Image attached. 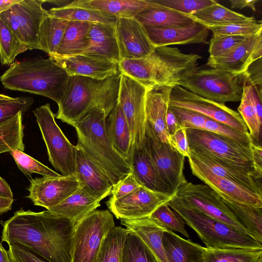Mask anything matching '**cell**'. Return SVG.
Segmentation results:
<instances>
[{
    "mask_svg": "<svg viewBox=\"0 0 262 262\" xmlns=\"http://www.w3.org/2000/svg\"><path fill=\"white\" fill-rule=\"evenodd\" d=\"M2 241L22 246L47 262H71L75 225L48 210L35 212L23 208L8 220L1 221Z\"/></svg>",
    "mask_w": 262,
    "mask_h": 262,
    "instance_id": "1",
    "label": "cell"
},
{
    "mask_svg": "<svg viewBox=\"0 0 262 262\" xmlns=\"http://www.w3.org/2000/svg\"><path fill=\"white\" fill-rule=\"evenodd\" d=\"M121 73L103 80L69 76L55 117L72 126L91 112L100 110L106 118L118 102Z\"/></svg>",
    "mask_w": 262,
    "mask_h": 262,
    "instance_id": "2",
    "label": "cell"
},
{
    "mask_svg": "<svg viewBox=\"0 0 262 262\" xmlns=\"http://www.w3.org/2000/svg\"><path fill=\"white\" fill-rule=\"evenodd\" d=\"M69 77L65 70L49 56L14 62L0 77V80L7 89L45 96L58 104Z\"/></svg>",
    "mask_w": 262,
    "mask_h": 262,
    "instance_id": "3",
    "label": "cell"
},
{
    "mask_svg": "<svg viewBox=\"0 0 262 262\" xmlns=\"http://www.w3.org/2000/svg\"><path fill=\"white\" fill-rule=\"evenodd\" d=\"M103 111L90 112L76 123L78 143L94 163L108 177L113 186L131 172L129 163L116 150L106 131Z\"/></svg>",
    "mask_w": 262,
    "mask_h": 262,
    "instance_id": "4",
    "label": "cell"
},
{
    "mask_svg": "<svg viewBox=\"0 0 262 262\" xmlns=\"http://www.w3.org/2000/svg\"><path fill=\"white\" fill-rule=\"evenodd\" d=\"M167 205L196 232L207 248L262 249L261 243L231 225L180 205L171 199Z\"/></svg>",
    "mask_w": 262,
    "mask_h": 262,
    "instance_id": "5",
    "label": "cell"
},
{
    "mask_svg": "<svg viewBox=\"0 0 262 262\" xmlns=\"http://www.w3.org/2000/svg\"><path fill=\"white\" fill-rule=\"evenodd\" d=\"M114 226L108 210H95L84 217L75 226L71 262H95L105 236Z\"/></svg>",
    "mask_w": 262,
    "mask_h": 262,
    "instance_id": "6",
    "label": "cell"
},
{
    "mask_svg": "<svg viewBox=\"0 0 262 262\" xmlns=\"http://www.w3.org/2000/svg\"><path fill=\"white\" fill-rule=\"evenodd\" d=\"M243 75L218 68L199 70L180 86L204 98L219 103L240 101Z\"/></svg>",
    "mask_w": 262,
    "mask_h": 262,
    "instance_id": "7",
    "label": "cell"
},
{
    "mask_svg": "<svg viewBox=\"0 0 262 262\" xmlns=\"http://www.w3.org/2000/svg\"><path fill=\"white\" fill-rule=\"evenodd\" d=\"M33 113L45 143L51 164L63 176L75 174L76 145L69 141L57 124L50 104L36 108Z\"/></svg>",
    "mask_w": 262,
    "mask_h": 262,
    "instance_id": "8",
    "label": "cell"
},
{
    "mask_svg": "<svg viewBox=\"0 0 262 262\" xmlns=\"http://www.w3.org/2000/svg\"><path fill=\"white\" fill-rule=\"evenodd\" d=\"M190 150L213 156L230 165L249 169L260 176L253 162L252 147L205 130L186 129Z\"/></svg>",
    "mask_w": 262,
    "mask_h": 262,
    "instance_id": "9",
    "label": "cell"
},
{
    "mask_svg": "<svg viewBox=\"0 0 262 262\" xmlns=\"http://www.w3.org/2000/svg\"><path fill=\"white\" fill-rule=\"evenodd\" d=\"M171 200L180 205L196 210L231 225L252 237L225 205L220 195L207 185L187 181L180 186Z\"/></svg>",
    "mask_w": 262,
    "mask_h": 262,
    "instance_id": "10",
    "label": "cell"
},
{
    "mask_svg": "<svg viewBox=\"0 0 262 262\" xmlns=\"http://www.w3.org/2000/svg\"><path fill=\"white\" fill-rule=\"evenodd\" d=\"M147 90L131 77L121 73L118 103L128 123L132 151L142 149L145 142Z\"/></svg>",
    "mask_w": 262,
    "mask_h": 262,
    "instance_id": "11",
    "label": "cell"
},
{
    "mask_svg": "<svg viewBox=\"0 0 262 262\" xmlns=\"http://www.w3.org/2000/svg\"><path fill=\"white\" fill-rule=\"evenodd\" d=\"M43 3L40 0H21L0 14V18L18 40L30 50H40V27L43 19L49 14L42 6Z\"/></svg>",
    "mask_w": 262,
    "mask_h": 262,
    "instance_id": "12",
    "label": "cell"
},
{
    "mask_svg": "<svg viewBox=\"0 0 262 262\" xmlns=\"http://www.w3.org/2000/svg\"><path fill=\"white\" fill-rule=\"evenodd\" d=\"M155 69V88L180 85L200 70L198 54H185L178 48L156 47L153 52Z\"/></svg>",
    "mask_w": 262,
    "mask_h": 262,
    "instance_id": "13",
    "label": "cell"
},
{
    "mask_svg": "<svg viewBox=\"0 0 262 262\" xmlns=\"http://www.w3.org/2000/svg\"><path fill=\"white\" fill-rule=\"evenodd\" d=\"M144 146L160 179L170 194L186 182L184 174L185 157L169 143L161 142L147 124Z\"/></svg>",
    "mask_w": 262,
    "mask_h": 262,
    "instance_id": "14",
    "label": "cell"
},
{
    "mask_svg": "<svg viewBox=\"0 0 262 262\" xmlns=\"http://www.w3.org/2000/svg\"><path fill=\"white\" fill-rule=\"evenodd\" d=\"M169 106L190 110L241 132L249 133L239 113L229 108L224 103L202 97L180 85L172 87Z\"/></svg>",
    "mask_w": 262,
    "mask_h": 262,
    "instance_id": "15",
    "label": "cell"
},
{
    "mask_svg": "<svg viewBox=\"0 0 262 262\" xmlns=\"http://www.w3.org/2000/svg\"><path fill=\"white\" fill-rule=\"evenodd\" d=\"M175 194L156 192L141 186L122 198L110 199L105 204L117 219L135 220L150 216L158 207L167 203Z\"/></svg>",
    "mask_w": 262,
    "mask_h": 262,
    "instance_id": "16",
    "label": "cell"
},
{
    "mask_svg": "<svg viewBox=\"0 0 262 262\" xmlns=\"http://www.w3.org/2000/svg\"><path fill=\"white\" fill-rule=\"evenodd\" d=\"M80 188L75 174L53 177L42 176L30 180L26 197L34 205L48 209L62 202Z\"/></svg>",
    "mask_w": 262,
    "mask_h": 262,
    "instance_id": "17",
    "label": "cell"
},
{
    "mask_svg": "<svg viewBox=\"0 0 262 262\" xmlns=\"http://www.w3.org/2000/svg\"><path fill=\"white\" fill-rule=\"evenodd\" d=\"M188 159L192 173L216 192L223 199L262 208L261 194L213 174L190 156Z\"/></svg>",
    "mask_w": 262,
    "mask_h": 262,
    "instance_id": "18",
    "label": "cell"
},
{
    "mask_svg": "<svg viewBox=\"0 0 262 262\" xmlns=\"http://www.w3.org/2000/svg\"><path fill=\"white\" fill-rule=\"evenodd\" d=\"M115 28L120 61L143 58L154 51L144 26L134 18H117Z\"/></svg>",
    "mask_w": 262,
    "mask_h": 262,
    "instance_id": "19",
    "label": "cell"
},
{
    "mask_svg": "<svg viewBox=\"0 0 262 262\" xmlns=\"http://www.w3.org/2000/svg\"><path fill=\"white\" fill-rule=\"evenodd\" d=\"M262 57V31L248 36L226 54L209 57L206 64L235 75H242L249 66Z\"/></svg>",
    "mask_w": 262,
    "mask_h": 262,
    "instance_id": "20",
    "label": "cell"
},
{
    "mask_svg": "<svg viewBox=\"0 0 262 262\" xmlns=\"http://www.w3.org/2000/svg\"><path fill=\"white\" fill-rule=\"evenodd\" d=\"M191 158L213 174L229 180L251 191L262 195V176L251 170L236 167L209 155L190 150Z\"/></svg>",
    "mask_w": 262,
    "mask_h": 262,
    "instance_id": "21",
    "label": "cell"
},
{
    "mask_svg": "<svg viewBox=\"0 0 262 262\" xmlns=\"http://www.w3.org/2000/svg\"><path fill=\"white\" fill-rule=\"evenodd\" d=\"M75 175L80 188L100 200L111 194L113 184L108 177L78 144L76 149Z\"/></svg>",
    "mask_w": 262,
    "mask_h": 262,
    "instance_id": "22",
    "label": "cell"
},
{
    "mask_svg": "<svg viewBox=\"0 0 262 262\" xmlns=\"http://www.w3.org/2000/svg\"><path fill=\"white\" fill-rule=\"evenodd\" d=\"M144 27L155 47L206 43L209 34V29L195 21L188 25L173 27Z\"/></svg>",
    "mask_w": 262,
    "mask_h": 262,
    "instance_id": "23",
    "label": "cell"
},
{
    "mask_svg": "<svg viewBox=\"0 0 262 262\" xmlns=\"http://www.w3.org/2000/svg\"><path fill=\"white\" fill-rule=\"evenodd\" d=\"M69 76H81L103 80L119 72L118 64L84 54L53 59Z\"/></svg>",
    "mask_w": 262,
    "mask_h": 262,
    "instance_id": "24",
    "label": "cell"
},
{
    "mask_svg": "<svg viewBox=\"0 0 262 262\" xmlns=\"http://www.w3.org/2000/svg\"><path fill=\"white\" fill-rule=\"evenodd\" d=\"M172 87H157L147 91L146 94V116L147 125L162 143H169L166 117Z\"/></svg>",
    "mask_w": 262,
    "mask_h": 262,
    "instance_id": "25",
    "label": "cell"
},
{
    "mask_svg": "<svg viewBox=\"0 0 262 262\" xmlns=\"http://www.w3.org/2000/svg\"><path fill=\"white\" fill-rule=\"evenodd\" d=\"M89 45L82 53L118 64L120 57L115 25L91 23L86 34Z\"/></svg>",
    "mask_w": 262,
    "mask_h": 262,
    "instance_id": "26",
    "label": "cell"
},
{
    "mask_svg": "<svg viewBox=\"0 0 262 262\" xmlns=\"http://www.w3.org/2000/svg\"><path fill=\"white\" fill-rule=\"evenodd\" d=\"M66 6L101 11L118 18H133L148 9L160 6L151 0H75Z\"/></svg>",
    "mask_w": 262,
    "mask_h": 262,
    "instance_id": "27",
    "label": "cell"
},
{
    "mask_svg": "<svg viewBox=\"0 0 262 262\" xmlns=\"http://www.w3.org/2000/svg\"><path fill=\"white\" fill-rule=\"evenodd\" d=\"M100 200L79 188L62 202L47 210L69 219L75 226L86 215L100 206Z\"/></svg>",
    "mask_w": 262,
    "mask_h": 262,
    "instance_id": "28",
    "label": "cell"
},
{
    "mask_svg": "<svg viewBox=\"0 0 262 262\" xmlns=\"http://www.w3.org/2000/svg\"><path fill=\"white\" fill-rule=\"evenodd\" d=\"M120 222L126 229L134 232L141 238L159 262H169L162 243V236L166 228L149 217L135 220L121 219Z\"/></svg>",
    "mask_w": 262,
    "mask_h": 262,
    "instance_id": "29",
    "label": "cell"
},
{
    "mask_svg": "<svg viewBox=\"0 0 262 262\" xmlns=\"http://www.w3.org/2000/svg\"><path fill=\"white\" fill-rule=\"evenodd\" d=\"M105 122L106 134L111 143L130 165L132 157L130 132L118 102L106 118Z\"/></svg>",
    "mask_w": 262,
    "mask_h": 262,
    "instance_id": "30",
    "label": "cell"
},
{
    "mask_svg": "<svg viewBox=\"0 0 262 262\" xmlns=\"http://www.w3.org/2000/svg\"><path fill=\"white\" fill-rule=\"evenodd\" d=\"M162 243L169 262H203L205 247L166 229Z\"/></svg>",
    "mask_w": 262,
    "mask_h": 262,
    "instance_id": "31",
    "label": "cell"
},
{
    "mask_svg": "<svg viewBox=\"0 0 262 262\" xmlns=\"http://www.w3.org/2000/svg\"><path fill=\"white\" fill-rule=\"evenodd\" d=\"M130 166L131 172L141 186L154 191L170 194L159 177L144 146L142 149L132 150Z\"/></svg>",
    "mask_w": 262,
    "mask_h": 262,
    "instance_id": "32",
    "label": "cell"
},
{
    "mask_svg": "<svg viewBox=\"0 0 262 262\" xmlns=\"http://www.w3.org/2000/svg\"><path fill=\"white\" fill-rule=\"evenodd\" d=\"M91 23L70 21L53 59L82 54L88 47L86 34Z\"/></svg>",
    "mask_w": 262,
    "mask_h": 262,
    "instance_id": "33",
    "label": "cell"
},
{
    "mask_svg": "<svg viewBox=\"0 0 262 262\" xmlns=\"http://www.w3.org/2000/svg\"><path fill=\"white\" fill-rule=\"evenodd\" d=\"M134 18L143 26L162 28L185 26L195 21L189 15L161 6L148 9Z\"/></svg>",
    "mask_w": 262,
    "mask_h": 262,
    "instance_id": "34",
    "label": "cell"
},
{
    "mask_svg": "<svg viewBox=\"0 0 262 262\" xmlns=\"http://www.w3.org/2000/svg\"><path fill=\"white\" fill-rule=\"evenodd\" d=\"M189 15L194 21L207 28L256 21L253 17H248L233 11L217 2L211 6Z\"/></svg>",
    "mask_w": 262,
    "mask_h": 262,
    "instance_id": "35",
    "label": "cell"
},
{
    "mask_svg": "<svg viewBox=\"0 0 262 262\" xmlns=\"http://www.w3.org/2000/svg\"><path fill=\"white\" fill-rule=\"evenodd\" d=\"M70 21L47 15L40 27L39 46L40 50L53 57L56 54Z\"/></svg>",
    "mask_w": 262,
    "mask_h": 262,
    "instance_id": "36",
    "label": "cell"
},
{
    "mask_svg": "<svg viewBox=\"0 0 262 262\" xmlns=\"http://www.w3.org/2000/svg\"><path fill=\"white\" fill-rule=\"evenodd\" d=\"M239 222L256 241L262 243V208L223 199Z\"/></svg>",
    "mask_w": 262,
    "mask_h": 262,
    "instance_id": "37",
    "label": "cell"
},
{
    "mask_svg": "<svg viewBox=\"0 0 262 262\" xmlns=\"http://www.w3.org/2000/svg\"><path fill=\"white\" fill-rule=\"evenodd\" d=\"M53 16L69 21L101 23L115 25L117 17L101 11L65 6L54 7L48 11Z\"/></svg>",
    "mask_w": 262,
    "mask_h": 262,
    "instance_id": "38",
    "label": "cell"
},
{
    "mask_svg": "<svg viewBox=\"0 0 262 262\" xmlns=\"http://www.w3.org/2000/svg\"><path fill=\"white\" fill-rule=\"evenodd\" d=\"M261 259L262 249L205 247L203 262H258Z\"/></svg>",
    "mask_w": 262,
    "mask_h": 262,
    "instance_id": "39",
    "label": "cell"
},
{
    "mask_svg": "<svg viewBox=\"0 0 262 262\" xmlns=\"http://www.w3.org/2000/svg\"><path fill=\"white\" fill-rule=\"evenodd\" d=\"M23 115L19 112L0 125V154L13 150L24 151Z\"/></svg>",
    "mask_w": 262,
    "mask_h": 262,
    "instance_id": "40",
    "label": "cell"
},
{
    "mask_svg": "<svg viewBox=\"0 0 262 262\" xmlns=\"http://www.w3.org/2000/svg\"><path fill=\"white\" fill-rule=\"evenodd\" d=\"M127 229L114 226L105 236L95 262H121Z\"/></svg>",
    "mask_w": 262,
    "mask_h": 262,
    "instance_id": "41",
    "label": "cell"
},
{
    "mask_svg": "<svg viewBox=\"0 0 262 262\" xmlns=\"http://www.w3.org/2000/svg\"><path fill=\"white\" fill-rule=\"evenodd\" d=\"M127 230L122 249L121 262H159L152 251L141 238L134 232Z\"/></svg>",
    "mask_w": 262,
    "mask_h": 262,
    "instance_id": "42",
    "label": "cell"
},
{
    "mask_svg": "<svg viewBox=\"0 0 262 262\" xmlns=\"http://www.w3.org/2000/svg\"><path fill=\"white\" fill-rule=\"evenodd\" d=\"M28 50L17 38L6 23L0 18V61L3 65H11L16 57Z\"/></svg>",
    "mask_w": 262,
    "mask_h": 262,
    "instance_id": "43",
    "label": "cell"
},
{
    "mask_svg": "<svg viewBox=\"0 0 262 262\" xmlns=\"http://www.w3.org/2000/svg\"><path fill=\"white\" fill-rule=\"evenodd\" d=\"M243 96L237 108L239 114L246 123L252 143L261 145L262 123L258 120L255 111L250 100L246 86L243 85Z\"/></svg>",
    "mask_w": 262,
    "mask_h": 262,
    "instance_id": "44",
    "label": "cell"
},
{
    "mask_svg": "<svg viewBox=\"0 0 262 262\" xmlns=\"http://www.w3.org/2000/svg\"><path fill=\"white\" fill-rule=\"evenodd\" d=\"M149 217L167 230L178 232L187 237L190 236L186 230L184 219L167 203L158 207Z\"/></svg>",
    "mask_w": 262,
    "mask_h": 262,
    "instance_id": "45",
    "label": "cell"
},
{
    "mask_svg": "<svg viewBox=\"0 0 262 262\" xmlns=\"http://www.w3.org/2000/svg\"><path fill=\"white\" fill-rule=\"evenodd\" d=\"M19 169L27 176L31 178L32 173H37L42 176L59 177L62 176L49 168L38 161L19 150L10 151Z\"/></svg>",
    "mask_w": 262,
    "mask_h": 262,
    "instance_id": "46",
    "label": "cell"
},
{
    "mask_svg": "<svg viewBox=\"0 0 262 262\" xmlns=\"http://www.w3.org/2000/svg\"><path fill=\"white\" fill-rule=\"evenodd\" d=\"M34 99L32 97H20L0 99V125L18 113L24 114L31 108Z\"/></svg>",
    "mask_w": 262,
    "mask_h": 262,
    "instance_id": "47",
    "label": "cell"
},
{
    "mask_svg": "<svg viewBox=\"0 0 262 262\" xmlns=\"http://www.w3.org/2000/svg\"><path fill=\"white\" fill-rule=\"evenodd\" d=\"M204 130L217 134L244 146L252 147V141L249 133L241 132L208 117H207Z\"/></svg>",
    "mask_w": 262,
    "mask_h": 262,
    "instance_id": "48",
    "label": "cell"
},
{
    "mask_svg": "<svg viewBox=\"0 0 262 262\" xmlns=\"http://www.w3.org/2000/svg\"><path fill=\"white\" fill-rule=\"evenodd\" d=\"M152 2L187 15H192L211 6L214 0H151Z\"/></svg>",
    "mask_w": 262,
    "mask_h": 262,
    "instance_id": "49",
    "label": "cell"
},
{
    "mask_svg": "<svg viewBox=\"0 0 262 262\" xmlns=\"http://www.w3.org/2000/svg\"><path fill=\"white\" fill-rule=\"evenodd\" d=\"M248 36L213 34L209 42V57L216 58L226 54Z\"/></svg>",
    "mask_w": 262,
    "mask_h": 262,
    "instance_id": "50",
    "label": "cell"
},
{
    "mask_svg": "<svg viewBox=\"0 0 262 262\" xmlns=\"http://www.w3.org/2000/svg\"><path fill=\"white\" fill-rule=\"evenodd\" d=\"M213 34L227 35L251 36L262 31L261 21L234 24L207 28Z\"/></svg>",
    "mask_w": 262,
    "mask_h": 262,
    "instance_id": "51",
    "label": "cell"
},
{
    "mask_svg": "<svg viewBox=\"0 0 262 262\" xmlns=\"http://www.w3.org/2000/svg\"><path fill=\"white\" fill-rule=\"evenodd\" d=\"M169 106L178 119L180 126L186 129L204 130L207 117L190 110Z\"/></svg>",
    "mask_w": 262,
    "mask_h": 262,
    "instance_id": "52",
    "label": "cell"
},
{
    "mask_svg": "<svg viewBox=\"0 0 262 262\" xmlns=\"http://www.w3.org/2000/svg\"><path fill=\"white\" fill-rule=\"evenodd\" d=\"M141 186L131 172L116 184L113 186L111 196L110 199L115 200L122 198Z\"/></svg>",
    "mask_w": 262,
    "mask_h": 262,
    "instance_id": "53",
    "label": "cell"
},
{
    "mask_svg": "<svg viewBox=\"0 0 262 262\" xmlns=\"http://www.w3.org/2000/svg\"><path fill=\"white\" fill-rule=\"evenodd\" d=\"M8 246V251L13 262H47L22 246L15 245Z\"/></svg>",
    "mask_w": 262,
    "mask_h": 262,
    "instance_id": "54",
    "label": "cell"
},
{
    "mask_svg": "<svg viewBox=\"0 0 262 262\" xmlns=\"http://www.w3.org/2000/svg\"><path fill=\"white\" fill-rule=\"evenodd\" d=\"M169 143L179 153L188 158L190 149L188 144L186 129L180 126L169 137Z\"/></svg>",
    "mask_w": 262,
    "mask_h": 262,
    "instance_id": "55",
    "label": "cell"
},
{
    "mask_svg": "<svg viewBox=\"0 0 262 262\" xmlns=\"http://www.w3.org/2000/svg\"><path fill=\"white\" fill-rule=\"evenodd\" d=\"M262 57L252 62L243 75L254 87L262 90Z\"/></svg>",
    "mask_w": 262,
    "mask_h": 262,
    "instance_id": "56",
    "label": "cell"
},
{
    "mask_svg": "<svg viewBox=\"0 0 262 262\" xmlns=\"http://www.w3.org/2000/svg\"><path fill=\"white\" fill-rule=\"evenodd\" d=\"M166 126L169 137L180 127L178 119L169 106L166 117Z\"/></svg>",
    "mask_w": 262,
    "mask_h": 262,
    "instance_id": "57",
    "label": "cell"
},
{
    "mask_svg": "<svg viewBox=\"0 0 262 262\" xmlns=\"http://www.w3.org/2000/svg\"><path fill=\"white\" fill-rule=\"evenodd\" d=\"M252 156L254 164L256 170L262 173V147L261 145L252 143Z\"/></svg>",
    "mask_w": 262,
    "mask_h": 262,
    "instance_id": "58",
    "label": "cell"
},
{
    "mask_svg": "<svg viewBox=\"0 0 262 262\" xmlns=\"http://www.w3.org/2000/svg\"><path fill=\"white\" fill-rule=\"evenodd\" d=\"M257 0H230L229 2L231 5V8L243 9L244 8H249L251 9L253 11H255L256 3Z\"/></svg>",
    "mask_w": 262,
    "mask_h": 262,
    "instance_id": "59",
    "label": "cell"
},
{
    "mask_svg": "<svg viewBox=\"0 0 262 262\" xmlns=\"http://www.w3.org/2000/svg\"><path fill=\"white\" fill-rule=\"evenodd\" d=\"M0 197L9 199H13V195L9 185L1 176Z\"/></svg>",
    "mask_w": 262,
    "mask_h": 262,
    "instance_id": "60",
    "label": "cell"
},
{
    "mask_svg": "<svg viewBox=\"0 0 262 262\" xmlns=\"http://www.w3.org/2000/svg\"><path fill=\"white\" fill-rule=\"evenodd\" d=\"M13 199L0 197V214L5 213L12 208Z\"/></svg>",
    "mask_w": 262,
    "mask_h": 262,
    "instance_id": "61",
    "label": "cell"
},
{
    "mask_svg": "<svg viewBox=\"0 0 262 262\" xmlns=\"http://www.w3.org/2000/svg\"><path fill=\"white\" fill-rule=\"evenodd\" d=\"M21 0H0V14Z\"/></svg>",
    "mask_w": 262,
    "mask_h": 262,
    "instance_id": "62",
    "label": "cell"
},
{
    "mask_svg": "<svg viewBox=\"0 0 262 262\" xmlns=\"http://www.w3.org/2000/svg\"><path fill=\"white\" fill-rule=\"evenodd\" d=\"M0 262H13L8 250L0 243Z\"/></svg>",
    "mask_w": 262,
    "mask_h": 262,
    "instance_id": "63",
    "label": "cell"
},
{
    "mask_svg": "<svg viewBox=\"0 0 262 262\" xmlns=\"http://www.w3.org/2000/svg\"><path fill=\"white\" fill-rule=\"evenodd\" d=\"M9 97H10L7 95H4V94H0V99H7V98H9Z\"/></svg>",
    "mask_w": 262,
    "mask_h": 262,
    "instance_id": "64",
    "label": "cell"
}]
</instances>
